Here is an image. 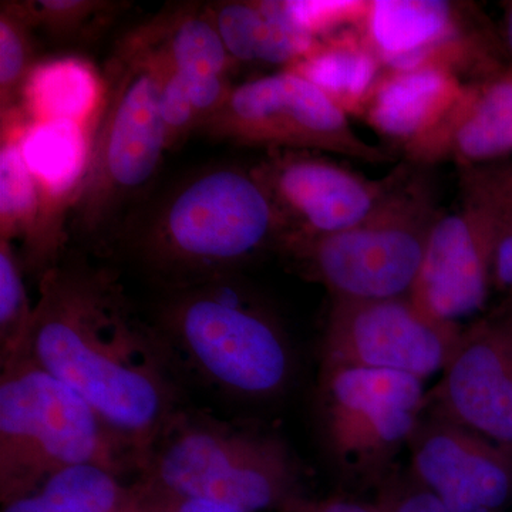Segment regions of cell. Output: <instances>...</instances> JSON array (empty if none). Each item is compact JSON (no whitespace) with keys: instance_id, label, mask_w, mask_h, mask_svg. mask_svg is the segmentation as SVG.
<instances>
[{"instance_id":"1","label":"cell","mask_w":512,"mask_h":512,"mask_svg":"<svg viewBox=\"0 0 512 512\" xmlns=\"http://www.w3.org/2000/svg\"><path fill=\"white\" fill-rule=\"evenodd\" d=\"M39 292L25 352L92 407L140 476L185 406L156 326L138 315L116 272L84 256H64L40 276Z\"/></svg>"},{"instance_id":"2","label":"cell","mask_w":512,"mask_h":512,"mask_svg":"<svg viewBox=\"0 0 512 512\" xmlns=\"http://www.w3.org/2000/svg\"><path fill=\"white\" fill-rule=\"evenodd\" d=\"M121 235L137 264L173 289L235 275L278 249L282 224L252 168L220 164L178 181Z\"/></svg>"},{"instance_id":"3","label":"cell","mask_w":512,"mask_h":512,"mask_svg":"<svg viewBox=\"0 0 512 512\" xmlns=\"http://www.w3.org/2000/svg\"><path fill=\"white\" fill-rule=\"evenodd\" d=\"M181 380L239 402H268L295 372L279 320L235 275L167 289L151 320Z\"/></svg>"},{"instance_id":"4","label":"cell","mask_w":512,"mask_h":512,"mask_svg":"<svg viewBox=\"0 0 512 512\" xmlns=\"http://www.w3.org/2000/svg\"><path fill=\"white\" fill-rule=\"evenodd\" d=\"M103 99L89 128V156L70 231L94 249L123 234L167 151L156 57L126 35L103 73Z\"/></svg>"},{"instance_id":"5","label":"cell","mask_w":512,"mask_h":512,"mask_svg":"<svg viewBox=\"0 0 512 512\" xmlns=\"http://www.w3.org/2000/svg\"><path fill=\"white\" fill-rule=\"evenodd\" d=\"M147 493L194 498L238 512H286L308 501L302 468L284 439L185 404L136 478Z\"/></svg>"},{"instance_id":"6","label":"cell","mask_w":512,"mask_h":512,"mask_svg":"<svg viewBox=\"0 0 512 512\" xmlns=\"http://www.w3.org/2000/svg\"><path fill=\"white\" fill-rule=\"evenodd\" d=\"M0 373V503L74 466L138 477L133 458L67 384L22 353Z\"/></svg>"},{"instance_id":"7","label":"cell","mask_w":512,"mask_h":512,"mask_svg":"<svg viewBox=\"0 0 512 512\" xmlns=\"http://www.w3.org/2000/svg\"><path fill=\"white\" fill-rule=\"evenodd\" d=\"M441 214L429 174L402 164L365 220L336 234L286 239L278 251L333 299L402 298L412 292Z\"/></svg>"},{"instance_id":"8","label":"cell","mask_w":512,"mask_h":512,"mask_svg":"<svg viewBox=\"0 0 512 512\" xmlns=\"http://www.w3.org/2000/svg\"><path fill=\"white\" fill-rule=\"evenodd\" d=\"M200 131L235 146L268 151H318L375 164L392 158L357 136L348 114L318 87L286 69L234 87Z\"/></svg>"},{"instance_id":"9","label":"cell","mask_w":512,"mask_h":512,"mask_svg":"<svg viewBox=\"0 0 512 512\" xmlns=\"http://www.w3.org/2000/svg\"><path fill=\"white\" fill-rule=\"evenodd\" d=\"M501 163L460 168L457 210L431 229L409 298L431 318L453 323L481 311L493 286Z\"/></svg>"},{"instance_id":"10","label":"cell","mask_w":512,"mask_h":512,"mask_svg":"<svg viewBox=\"0 0 512 512\" xmlns=\"http://www.w3.org/2000/svg\"><path fill=\"white\" fill-rule=\"evenodd\" d=\"M424 403L423 380L389 370L322 366L319 412L330 454L346 473L376 480L412 440Z\"/></svg>"},{"instance_id":"11","label":"cell","mask_w":512,"mask_h":512,"mask_svg":"<svg viewBox=\"0 0 512 512\" xmlns=\"http://www.w3.org/2000/svg\"><path fill=\"white\" fill-rule=\"evenodd\" d=\"M360 33L386 70L441 69L470 82L507 69L473 6L444 0H369Z\"/></svg>"},{"instance_id":"12","label":"cell","mask_w":512,"mask_h":512,"mask_svg":"<svg viewBox=\"0 0 512 512\" xmlns=\"http://www.w3.org/2000/svg\"><path fill=\"white\" fill-rule=\"evenodd\" d=\"M461 332L421 311L409 296L333 299L322 366L389 370L427 379L444 370Z\"/></svg>"},{"instance_id":"13","label":"cell","mask_w":512,"mask_h":512,"mask_svg":"<svg viewBox=\"0 0 512 512\" xmlns=\"http://www.w3.org/2000/svg\"><path fill=\"white\" fill-rule=\"evenodd\" d=\"M252 173L281 220L284 242L336 234L359 224L390 190L399 167L382 180H369L311 151L278 150L269 151Z\"/></svg>"},{"instance_id":"14","label":"cell","mask_w":512,"mask_h":512,"mask_svg":"<svg viewBox=\"0 0 512 512\" xmlns=\"http://www.w3.org/2000/svg\"><path fill=\"white\" fill-rule=\"evenodd\" d=\"M412 476L450 512H507L512 505V446L446 419L420 421Z\"/></svg>"},{"instance_id":"15","label":"cell","mask_w":512,"mask_h":512,"mask_svg":"<svg viewBox=\"0 0 512 512\" xmlns=\"http://www.w3.org/2000/svg\"><path fill=\"white\" fill-rule=\"evenodd\" d=\"M437 396L446 419L512 446L511 318L461 333Z\"/></svg>"},{"instance_id":"16","label":"cell","mask_w":512,"mask_h":512,"mask_svg":"<svg viewBox=\"0 0 512 512\" xmlns=\"http://www.w3.org/2000/svg\"><path fill=\"white\" fill-rule=\"evenodd\" d=\"M512 154V67L467 82L439 127L404 151L409 164L429 168L454 161L460 168L501 163Z\"/></svg>"},{"instance_id":"17","label":"cell","mask_w":512,"mask_h":512,"mask_svg":"<svg viewBox=\"0 0 512 512\" xmlns=\"http://www.w3.org/2000/svg\"><path fill=\"white\" fill-rule=\"evenodd\" d=\"M20 148L42 201L43 275L64 256V228L86 173L89 130L70 121L26 123Z\"/></svg>"},{"instance_id":"18","label":"cell","mask_w":512,"mask_h":512,"mask_svg":"<svg viewBox=\"0 0 512 512\" xmlns=\"http://www.w3.org/2000/svg\"><path fill=\"white\" fill-rule=\"evenodd\" d=\"M464 80L447 70H386L362 119L403 153L430 136L463 96Z\"/></svg>"},{"instance_id":"19","label":"cell","mask_w":512,"mask_h":512,"mask_svg":"<svg viewBox=\"0 0 512 512\" xmlns=\"http://www.w3.org/2000/svg\"><path fill=\"white\" fill-rule=\"evenodd\" d=\"M212 19L234 62L282 64L299 62L319 40L299 28L286 2H217L208 5Z\"/></svg>"},{"instance_id":"20","label":"cell","mask_w":512,"mask_h":512,"mask_svg":"<svg viewBox=\"0 0 512 512\" xmlns=\"http://www.w3.org/2000/svg\"><path fill=\"white\" fill-rule=\"evenodd\" d=\"M128 35L184 76H228L235 63L222 42L210 9L201 3L168 6Z\"/></svg>"},{"instance_id":"21","label":"cell","mask_w":512,"mask_h":512,"mask_svg":"<svg viewBox=\"0 0 512 512\" xmlns=\"http://www.w3.org/2000/svg\"><path fill=\"white\" fill-rule=\"evenodd\" d=\"M286 70L318 87L348 116L362 117L384 67L360 30L349 29L320 40Z\"/></svg>"},{"instance_id":"22","label":"cell","mask_w":512,"mask_h":512,"mask_svg":"<svg viewBox=\"0 0 512 512\" xmlns=\"http://www.w3.org/2000/svg\"><path fill=\"white\" fill-rule=\"evenodd\" d=\"M103 74L77 56L37 62L30 72L19 109L28 123L70 121L89 130L103 99Z\"/></svg>"},{"instance_id":"23","label":"cell","mask_w":512,"mask_h":512,"mask_svg":"<svg viewBox=\"0 0 512 512\" xmlns=\"http://www.w3.org/2000/svg\"><path fill=\"white\" fill-rule=\"evenodd\" d=\"M19 110L2 116L0 148V239L22 241L25 271L42 276L43 207L39 191L30 174L22 148L20 133L26 126Z\"/></svg>"},{"instance_id":"24","label":"cell","mask_w":512,"mask_h":512,"mask_svg":"<svg viewBox=\"0 0 512 512\" xmlns=\"http://www.w3.org/2000/svg\"><path fill=\"white\" fill-rule=\"evenodd\" d=\"M141 500L140 485L99 466H74L47 478L35 491L3 505L2 512H128Z\"/></svg>"},{"instance_id":"25","label":"cell","mask_w":512,"mask_h":512,"mask_svg":"<svg viewBox=\"0 0 512 512\" xmlns=\"http://www.w3.org/2000/svg\"><path fill=\"white\" fill-rule=\"evenodd\" d=\"M35 29L62 43L92 42L109 28L128 3L107 0L23 2Z\"/></svg>"},{"instance_id":"26","label":"cell","mask_w":512,"mask_h":512,"mask_svg":"<svg viewBox=\"0 0 512 512\" xmlns=\"http://www.w3.org/2000/svg\"><path fill=\"white\" fill-rule=\"evenodd\" d=\"M35 26L23 2L0 6V113L19 109L23 87L36 66Z\"/></svg>"},{"instance_id":"27","label":"cell","mask_w":512,"mask_h":512,"mask_svg":"<svg viewBox=\"0 0 512 512\" xmlns=\"http://www.w3.org/2000/svg\"><path fill=\"white\" fill-rule=\"evenodd\" d=\"M22 259L12 242L0 239V366L22 355L28 345L33 309Z\"/></svg>"},{"instance_id":"28","label":"cell","mask_w":512,"mask_h":512,"mask_svg":"<svg viewBox=\"0 0 512 512\" xmlns=\"http://www.w3.org/2000/svg\"><path fill=\"white\" fill-rule=\"evenodd\" d=\"M289 15L316 40L359 29L369 0H286Z\"/></svg>"},{"instance_id":"29","label":"cell","mask_w":512,"mask_h":512,"mask_svg":"<svg viewBox=\"0 0 512 512\" xmlns=\"http://www.w3.org/2000/svg\"><path fill=\"white\" fill-rule=\"evenodd\" d=\"M151 55L156 57L160 66V113L164 126L165 147L167 151H175L183 146L192 131H198L200 124L183 74L178 73L154 53Z\"/></svg>"},{"instance_id":"30","label":"cell","mask_w":512,"mask_h":512,"mask_svg":"<svg viewBox=\"0 0 512 512\" xmlns=\"http://www.w3.org/2000/svg\"><path fill=\"white\" fill-rule=\"evenodd\" d=\"M501 197L493 262V285L512 291V164L500 165Z\"/></svg>"},{"instance_id":"31","label":"cell","mask_w":512,"mask_h":512,"mask_svg":"<svg viewBox=\"0 0 512 512\" xmlns=\"http://www.w3.org/2000/svg\"><path fill=\"white\" fill-rule=\"evenodd\" d=\"M379 500L383 512H450L412 474L407 480H392L384 484Z\"/></svg>"},{"instance_id":"32","label":"cell","mask_w":512,"mask_h":512,"mask_svg":"<svg viewBox=\"0 0 512 512\" xmlns=\"http://www.w3.org/2000/svg\"><path fill=\"white\" fill-rule=\"evenodd\" d=\"M143 493L150 512H238L227 505L214 503V501L157 497V495L147 493L144 488Z\"/></svg>"},{"instance_id":"33","label":"cell","mask_w":512,"mask_h":512,"mask_svg":"<svg viewBox=\"0 0 512 512\" xmlns=\"http://www.w3.org/2000/svg\"><path fill=\"white\" fill-rule=\"evenodd\" d=\"M286 512H383V505L379 498L373 503H366L352 498L336 497L323 501L308 500Z\"/></svg>"},{"instance_id":"34","label":"cell","mask_w":512,"mask_h":512,"mask_svg":"<svg viewBox=\"0 0 512 512\" xmlns=\"http://www.w3.org/2000/svg\"><path fill=\"white\" fill-rule=\"evenodd\" d=\"M505 43H507L508 53L512 57V3L508 5L507 13H505Z\"/></svg>"},{"instance_id":"35","label":"cell","mask_w":512,"mask_h":512,"mask_svg":"<svg viewBox=\"0 0 512 512\" xmlns=\"http://www.w3.org/2000/svg\"><path fill=\"white\" fill-rule=\"evenodd\" d=\"M141 490V488H140ZM128 512H150L148 511V505L146 503V498H144L143 491H141V500L140 503L136 505V507L133 508V510H130Z\"/></svg>"},{"instance_id":"36","label":"cell","mask_w":512,"mask_h":512,"mask_svg":"<svg viewBox=\"0 0 512 512\" xmlns=\"http://www.w3.org/2000/svg\"><path fill=\"white\" fill-rule=\"evenodd\" d=\"M510 318L512 319V313H511V315H510Z\"/></svg>"}]
</instances>
